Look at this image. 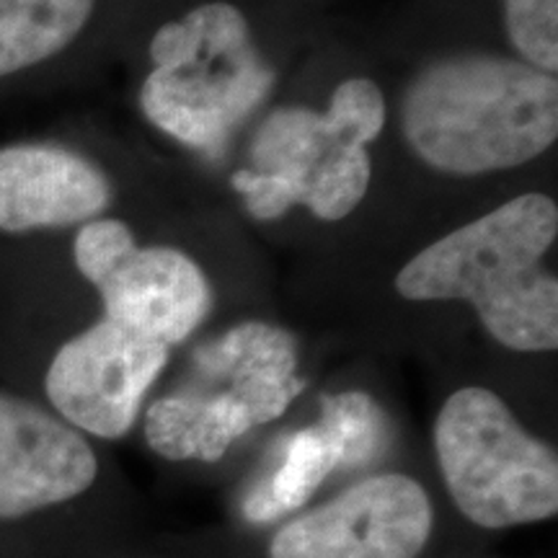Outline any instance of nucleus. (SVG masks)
<instances>
[{"label": "nucleus", "instance_id": "obj_14", "mask_svg": "<svg viewBox=\"0 0 558 558\" xmlns=\"http://www.w3.org/2000/svg\"><path fill=\"white\" fill-rule=\"evenodd\" d=\"M505 24L525 62L556 75L558 70V0H505Z\"/></svg>", "mask_w": 558, "mask_h": 558}, {"label": "nucleus", "instance_id": "obj_1", "mask_svg": "<svg viewBox=\"0 0 558 558\" xmlns=\"http://www.w3.org/2000/svg\"><path fill=\"white\" fill-rule=\"evenodd\" d=\"M558 233L546 194H520L452 230L396 275L401 298L469 300L484 329L514 352L558 347V282L541 267Z\"/></svg>", "mask_w": 558, "mask_h": 558}, {"label": "nucleus", "instance_id": "obj_2", "mask_svg": "<svg viewBox=\"0 0 558 558\" xmlns=\"http://www.w3.org/2000/svg\"><path fill=\"white\" fill-rule=\"evenodd\" d=\"M409 148L432 169L478 177L546 153L558 137V81L530 62L456 54L432 62L401 99Z\"/></svg>", "mask_w": 558, "mask_h": 558}, {"label": "nucleus", "instance_id": "obj_10", "mask_svg": "<svg viewBox=\"0 0 558 558\" xmlns=\"http://www.w3.org/2000/svg\"><path fill=\"white\" fill-rule=\"evenodd\" d=\"M386 439L383 409L362 390L326 396L320 418L284 439L282 458L248 492L243 514L251 522H271L295 512L318 492L333 471L365 465L380 456Z\"/></svg>", "mask_w": 558, "mask_h": 558}, {"label": "nucleus", "instance_id": "obj_3", "mask_svg": "<svg viewBox=\"0 0 558 558\" xmlns=\"http://www.w3.org/2000/svg\"><path fill=\"white\" fill-rule=\"evenodd\" d=\"M386 124V101L367 78L337 86L329 109L271 111L251 143V169L233 190L256 220H277L290 207H308L318 220H341L369 186L367 145Z\"/></svg>", "mask_w": 558, "mask_h": 558}, {"label": "nucleus", "instance_id": "obj_7", "mask_svg": "<svg viewBox=\"0 0 558 558\" xmlns=\"http://www.w3.org/2000/svg\"><path fill=\"white\" fill-rule=\"evenodd\" d=\"M75 267L99 290L109 320L173 347L213 308L197 262L169 246H137L122 220H90L75 235Z\"/></svg>", "mask_w": 558, "mask_h": 558}, {"label": "nucleus", "instance_id": "obj_12", "mask_svg": "<svg viewBox=\"0 0 558 558\" xmlns=\"http://www.w3.org/2000/svg\"><path fill=\"white\" fill-rule=\"evenodd\" d=\"M111 202L104 173L58 145H11L0 150V228L24 233L94 220Z\"/></svg>", "mask_w": 558, "mask_h": 558}, {"label": "nucleus", "instance_id": "obj_4", "mask_svg": "<svg viewBox=\"0 0 558 558\" xmlns=\"http://www.w3.org/2000/svg\"><path fill=\"white\" fill-rule=\"evenodd\" d=\"M288 331L248 320L194 354L190 380L153 401L145 439L166 460L215 463L235 439L275 422L303 390Z\"/></svg>", "mask_w": 558, "mask_h": 558}, {"label": "nucleus", "instance_id": "obj_6", "mask_svg": "<svg viewBox=\"0 0 558 558\" xmlns=\"http://www.w3.org/2000/svg\"><path fill=\"white\" fill-rule=\"evenodd\" d=\"M435 452L452 501L473 525L505 530L556 518V450L530 435L494 390L460 388L442 403Z\"/></svg>", "mask_w": 558, "mask_h": 558}, {"label": "nucleus", "instance_id": "obj_8", "mask_svg": "<svg viewBox=\"0 0 558 558\" xmlns=\"http://www.w3.org/2000/svg\"><path fill=\"white\" fill-rule=\"evenodd\" d=\"M429 533L424 486L403 473H378L279 527L269 558H416Z\"/></svg>", "mask_w": 558, "mask_h": 558}, {"label": "nucleus", "instance_id": "obj_11", "mask_svg": "<svg viewBox=\"0 0 558 558\" xmlns=\"http://www.w3.org/2000/svg\"><path fill=\"white\" fill-rule=\"evenodd\" d=\"M96 473L99 460L78 429L0 390V520L81 497Z\"/></svg>", "mask_w": 558, "mask_h": 558}, {"label": "nucleus", "instance_id": "obj_13", "mask_svg": "<svg viewBox=\"0 0 558 558\" xmlns=\"http://www.w3.org/2000/svg\"><path fill=\"white\" fill-rule=\"evenodd\" d=\"M96 0H0V78L52 58L78 37Z\"/></svg>", "mask_w": 558, "mask_h": 558}, {"label": "nucleus", "instance_id": "obj_9", "mask_svg": "<svg viewBox=\"0 0 558 558\" xmlns=\"http://www.w3.org/2000/svg\"><path fill=\"white\" fill-rule=\"evenodd\" d=\"M169 352L171 347L101 318L54 354L45 378L47 396L70 427L120 439L135 424Z\"/></svg>", "mask_w": 558, "mask_h": 558}, {"label": "nucleus", "instance_id": "obj_5", "mask_svg": "<svg viewBox=\"0 0 558 558\" xmlns=\"http://www.w3.org/2000/svg\"><path fill=\"white\" fill-rule=\"evenodd\" d=\"M140 107L160 132L202 153H220L275 83L235 5L207 3L160 26Z\"/></svg>", "mask_w": 558, "mask_h": 558}]
</instances>
